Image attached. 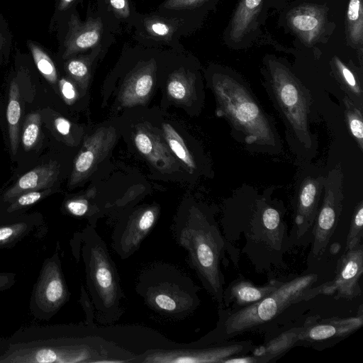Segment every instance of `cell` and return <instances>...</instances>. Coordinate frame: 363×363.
<instances>
[{
    "mask_svg": "<svg viewBox=\"0 0 363 363\" xmlns=\"http://www.w3.org/2000/svg\"><path fill=\"white\" fill-rule=\"evenodd\" d=\"M12 48V35L4 16L0 13V69L4 59L8 58Z\"/></svg>",
    "mask_w": 363,
    "mask_h": 363,
    "instance_id": "34",
    "label": "cell"
},
{
    "mask_svg": "<svg viewBox=\"0 0 363 363\" xmlns=\"http://www.w3.org/2000/svg\"><path fill=\"white\" fill-rule=\"evenodd\" d=\"M303 326L288 330L272 340L252 349V355L255 363H267L282 355L298 342V336Z\"/></svg>",
    "mask_w": 363,
    "mask_h": 363,
    "instance_id": "21",
    "label": "cell"
},
{
    "mask_svg": "<svg viewBox=\"0 0 363 363\" xmlns=\"http://www.w3.org/2000/svg\"><path fill=\"white\" fill-rule=\"evenodd\" d=\"M264 0H240L230 24V37L240 41L255 26Z\"/></svg>",
    "mask_w": 363,
    "mask_h": 363,
    "instance_id": "20",
    "label": "cell"
},
{
    "mask_svg": "<svg viewBox=\"0 0 363 363\" xmlns=\"http://www.w3.org/2000/svg\"><path fill=\"white\" fill-rule=\"evenodd\" d=\"M59 166L55 162L43 164L22 175L3 195L5 202H11L20 194L50 188L57 179Z\"/></svg>",
    "mask_w": 363,
    "mask_h": 363,
    "instance_id": "18",
    "label": "cell"
},
{
    "mask_svg": "<svg viewBox=\"0 0 363 363\" xmlns=\"http://www.w3.org/2000/svg\"><path fill=\"white\" fill-rule=\"evenodd\" d=\"M164 135L172 151L189 168L194 169L195 163L182 138L168 123L163 125Z\"/></svg>",
    "mask_w": 363,
    "mask_h": 363,
    "instance_id": "30",
    "label": "cell"
},
{
    "mask_svg": "<svg viewBox=\"0 0 363 363\" xmlns=\"http://www.w3.org/2000/svg\"><path fill=\"white\" fill-rule=\"evenodd\" d=\"M341 167H335L325 178L323 200L313 223L312 255L318 259L324 254L339 220L342 207Z\"/></svg>",
    "mask_w": 363,
    "mask_h": 363,
    "instance_id": "9",
    "label": "cell"
},
{
    "mask_svg": "<svg viewBox=\"0 0 363 363\" xmlns=\"http://www.w3.org/2000/svg\"><path fill=\"white\" fill-rule=\"evenodd\" d=\"M152 70V65L149 64L137 70L130 77L122 94L124 105H135L147 98L153 86Z\"/></svg>",
    "mask_w": 363,
    "mask_h": 363,
    "instance_id": "22",
    "label": "cell"
},
{
    "mask_svg": "<svg viewBox=\"0 0 363 363\" xmlns=\"http://www.w3.org/2000/svg\"><path fill=\"white\" fill-rule=\"evenodd\" d=\"M213 89L217 116L225 117L247 144L278 150L279 137L272 122L242 82L227 74H216Z\"/></svg>",
    "mask_w": 363,
    "mask_h": 363,
    "instance_id": "3",
    "label": "cell"
},
{
    "mask_svg": "<svg viewBox=\"0 0 363 363\" xmlns=\"http://www.w3.org/2000/svg\"><path fill=\"white\" fill-rule=\"evenodd\" d=\"M281 281L272 280L263 286H257L246 279H236L223 291V306H231V310L257 303L274 291Z\"/></svg>",
    "mask_w": 363,
    "mask_h": 363,
    "instance_id": "17",
    "label": "cell"
},
{
    "mask_svg": "<svg viewBox=\"0 0 363 363\" xmlns=\"http://www.w3.org/2000/svg\"><path fill=\"white\" fill-rule=\"evenodd\" d=\"M102 134L93 138V140L85 145V149L78 155L74 164L70 179V185L78 183L93 167L95 161L99 157L102 148Z\"/></svg>",
    "mask_w": 363,
    "mask_h": 363,
    "instance_id": "26",
    "label": "cell"
},
{
    "mask_svg": "<svg viewBox=\"0 0 363 363\" xmlns=\"http://www.w3.org/2000/svg\"><path fill=\"white\" fill-rule=\"evenodd\" d=\"M324 177H308L301 182L298 191L295 223L297 235L301 237L313 225L323 189Z\"/></svg>",
    "mask_w": 363,
    "mask_h": 363,
    "instance_id": "16",
    "label": "cell"
},
{
    "mask_svg": "<svg viewBox=\"0 0 363 363\" xmlns=\"http://www.w3.org/2000/svg\"><path fill=\"white\" fill-rule=\"evenodd\" d=\"M41 123L39 113H31L26 117L21 135V142L25 150L29 151L38 141Z\"/></svg>",
    "mask_w": 363,
    "mask_h": 363,
    "instance_id": "31",
    "label": "cell"
},
{
    "mask_svg": "<svg viewBox=\"0 0 363 363\" xmlns=\"http://www.w3.org/2000/svg\"><path fill=\"white\" fill-rule=\"evenodd\" d=\"M263 223L267 229H274L279 221V213L272 208H266L262 214Z\"/></svg>",
    "mask_w": 363,
    "mask_h": 363,
    "instance_id": "40",
    "label": "cell"
},
{
    "mask_svg": "<svg viewBox=\"0 0 363 363\" xmlns=\"http://www.w3.org/2000/svg\"><path fill=\"white\" fill-rule=\"evenodd\" d=\"M114 12L121 17L127 18L130 14L128 0H109Z\"/></svg>",
    "mask_w": 363,
    "mask_h": 363,
    "instance_id": "41",
    "label": "cell"
},
{
    "mask_svg": "<svg viewBox=\"0 0 363 363\" xmlns=\"http://www.w3.org/2000/svg\"><path fill=\"white\" fill-rule=\"evenodd\" d=\"M69 294L57 253L45 260L33 288L30 310L39 319L48 320L68 301Z\"/></svg>",
    "mask_w": 363,
    "mask_h": 363,
    "instance_id": "10",
    "label": "cell"
},
{
    "mask_svg": "<svg viewBox=\"0 0 363 363\" xmlns=\"http://www.w3.org/2000/svg\"><path fill=\"white\" fill-rule=\"evenodd\" d=\"M363 272V245L346 250L339 259L333 280L320 285V294L352 299L361 294L359 280Z\"/></svg>",
    "mask_w": 363,
    "mask_h": 363,
    "instance_id": "11",
    "label": "cell"
},
{
    "mask_svg": "<svg viewBox=\"0 0 363 363\" xmlns=\"http://www.w3.org/2000/svg\"><path fill=\"white\" fill-rule=\"evenodd\" d=\"M102 23L100 18H89L81 21L74 13L69 16L67 31L62 41V58L96 46L100 41Z\"/></svg>",
    "mask_w": 363,
    "mask_h": 363,
    "instance_id": "15",
    "label": "cell"
},
{
    "mask_svg": "<svg viewBox=\"0 0 363 363\" xmlns=\"http://www.w3.org/2000/svg\"><path fill=\"white\" fill-rule=\"evenodd\" d=\"M363 315L320 319L318 316L306 320L298 336V342H321L345 337L362 327Z\"/></svg>",
    "mask_w": 363,
    "mask_h": 363,
    "instance_id": "14",
    "label": "cell"
},
{
    "mask_svg": "<svg viewBox=\"0 0 363 363\" xmlns=\"http://www.w3.org/2000/svg\"><path fill=\"white\" fill-rule=\"evenodd\" d=\"M76 0H58L56 5V12L61 13L67 10Z\"/></svg>",
    "mask_w": 363,
    "mask_h": 363,
    "instance_id": "46",
    "label": "cell"
},
{
    "mask_svg": "<svg viewBox=\"0 0 363 363\" xmlns=\"http://www.w3.org/2000/svg\"><path fill=\"white\" fill-rule=\"evenodd\" d=\"M50 192L51 189L48 188L41 191L35 190L23 193L11 201L6 211L13 213L30 206L47 196Z\"/></svg>",
    "mask_w": 363,
    "mask_h": 363,
    "instance_id": "33",
    "label": "cell"
},
{
    "mask_svg": "<svg viewBox=\"0 0 363 363\" xmlns=\"http://www.w3.org/2000/svg\"><path fill=\"white\" fill-rule=\"evenodd\" d=\"M149 29L153 33L160 36L167 35L170 32L169 26L167 24L160 21L152 23L150 25Z\"/></svg>",
    "mask_w": 363,
    "mask_h": 363,
    "instance_id": "45",
    "label": "cell"
},
{
    "mask_svg": "<svg viewBox=\"0 0 363 363\" xmlns=\"http://www.w3.org/2000/svg\"><path fill=\"white\" fill-rule=\"evenodd\" d=\"M345 25L347 44L357 50L361 69H362L363 0L349 1Z\"/></svg>",
    "mask_w": 363,
    "mask_h": 363,
    "instance_id": "23",
    "label": "cell"
},
{
    "mask_svg": "<svg viewBox=\"0 0 363 363\" xmlns=\"http://www.w3.org/2000/svg\"><path fill=\"white\" fill-rule=\"evenodd\" d=\"M347 126L361 151L363 150V109L347 96L343 99Z\"/></svg>",
    "mask_w": 363,
    "mask_h": 363,
    "instance_id": "28",
    "label": "cell"
},
{
    "mask_svg": "<svg viewBox=\"0 0 363 363\" xmlns=\"http://www.w3.org/2000/svg\"><path fill=\"white\" fill-rule=\"evenodd\" d=\"M82 240L86 284L97 318L105 323L117 320L123 313V294L116 267L93 227L84 230Z\"/></svg>",
    "mask_w": 363,
    "mask_h": 363,
    "instance_id": "5",
    "label": "cell"
},
{
    "mask_svg": "<svg viewBox=\"0 0 363 363\" xmlns=\"http://www.w3.org/2000/svg\"><path fill=\"white\" fill-rule=\"evenodd\" d=\"M363 203L360 201L353 213L350 230L347 236L345 251L352 249L359 243L363 236Z\"/></svg>",
    "mask_w": 363,
    "mask_h": 363,
    "instance_id": "32",
    "label": "cell"
},
{
    "mask_svg": "<svg viewBox=\"0 0 363 363\" xmlns=\"http://www.w3.org/2000/svg\"><path fill=\"white\" fill-rule=\"evenodd\" d=\"M58 83L60 92L65 101L67 104L72 103L77 97L76 89L73 84L65 78L60 79Z\"/></svg>",
    "mask_w": 363,
    "mask_h": 363,
    "instance_id": "39",
    "label": "cell"
},
{
    "mask_svg": "<svg viewBox=\"0 0 363 363\" xmlns=\"http://www.w3.org/2000/svg\"><path fill=\"white\" fill-rule=\"evenodd\" d=\"M318 276L308 274L281 282L273 292L250 306L235 310H219L216 328L200 340L205 345L225 342L261 325L293 304L308 301L320 294V286L312 287Z\"/></svg>",
    "mask_w": 363,
    "mask_h": 363,
    "instance_id": "2",
    "label": "cell"
},
{
    "mask_svg": "<svg viewBox=\"0 0 363 363\" xmlns=\"http://www.w3.org/2000/svg\"><path fill=\"white\" fill-rule=\"evenodd\" d=\"M15 282V274L11 272H0V291L9 289Z\"/></svg>",
    "mask_w": 363,
    "mask_h": 363,
    "instance_id": "43",
    "label": "cell"
},
{
    "mask_svg": "<svg viewBox=\"0 0 363 363\" xmlns=\"http://www.w3.org/2000/svg\"><path fill=\"white\" fill-rule=\"evenodd\" d=\"M33 62L41 75L51 84L57 82V72L55 65L48 52L39 43L27 40Z\"/></svg>",
    "mask_w": 363,
    "mask_h": 363,
    "instance_id": "27",
    "label": "cell"
},
{
    "mask_svg": "<svg viewBox=\"0 0 363 363\" xmlns=\"http://www.w3.org/2000/svg\"><path fill=\"white\" fill-rule=\"evenodd\" d=\"M291 30L306 46H312L321 38L327 23V11L323 6L303 4L292 9L286 16Z\"/></svg>",
    "mask_w": 363,
    "mask_h": 363,
    "instance_id": "13",
    "label": "cell"
},
{
    "mask_svg": "<svg viewBox=\"0 0 363 363\" xmlns=\"http://www.w3.org/2000/svg\"><path fill=\"white\" fill-rule=\"evenodd\" d=\"M157 218V210L148 208L116 228L112 235L113 246L121 258L125 259L138 250L155 225Z\"/></svg>",
    "mask_w": 363,
    "mask_h": 363,
    "instance_id": "12",
    "label": "cell"
},
{
    "mask_svg": "<svg viewBox=\"0 0 363 363\" xmlns=\"http://www.w3.org/2000/svg\"><path fill=\"white\" fill-rule=\"evenodd\" d=\"M55 129L62 135H68L70 132L71 124L63 117H57L54 121Z\"/></svg>",
    "mask_w": 363,
    "mask_h": 363,
    "instance_id": "44",
    "label": "cell"
},
{
    "mask_svg": "<svg viewBox=\"0 0 363 363\" xmlns=\"http://www.w3.org/2000/svg\"><path fill=\"white\" fill-rule=\"evenodd\" d=\"M65 208L70 214L82 217L88 212V201L82 199L69 200L65 203Z\"/></svg>",
    "mask_w": 363,
    "mask_h": 363,
    "instance_id": "37",
    "label": "cell"
},
{
    "mask_svg": "<svg viewBox=\"0 0 363 363\" xmlns=\"http://www.w3.org/2000/svg\"><path fill=\"white\" fill-rule=\"evenodd\" d=\"M65 69L69 75L77 81L85 79L89 73L87 62L83 58L69 60L65 64Z\"/></svg>",
    "mask_w": 363,
    "mask_h": 363,
    "instance_id": "35",
    "label": "cell"
},
{
    "mask_svg": "<svg viewBox=\"0 0 363 363\" xmlns=\"http://www.w3.org/2000/svg\"><path fill=\"white\" fill-rule=\"evenodd\" d=\"M179 245L189 254L191 267L218 306H223V276L220 261L225 242L216 223L201 212L191 213L176 225Z\"/></svg>",
    "mask_w": 363,
    "mask_h": 363,
    "instance_id": "4",
    "label": "cell"
},
{
    "mask_svg": "<svg viewBox=\"0 0 363 363\" xmlns=\"http://www.w3.org/2000/svg\"><path fill=\"white\" fill-rule=\"evenodd\" d=\"M254 345L250 340L223 342L213 346H190L170 349H150L138 355L133 362L222 363L228 357L247 354Z\"/></svg>",
    "mask_w": 363,
    "mask_h": 363,
    "instance_id": "8",
    "label": "cell"
},
{
    "mask_svg": "<svg viewBox=\"0 0 363 363\" xmlns=\"http://www.w3.org/2000/svg\"><path fill=\"white\" fill-rule=\"evenodd\" d=\"M331 67L335 78L346 96L363 109V89L362 71L351 64H346L337 56L331 60Z\"/></svg>",
    "mask_w": 363,
    "mask_h": 363,
    "instance_id": "19",
    "label": "cell"
},
{
    "mask_svg": "<svg viewBox=\"0 0 363 363\" xmlns=\"http://www.w3.org/2000/svg\"><path fill=\"white\" fill-rule=\"evenodd\" d=\"M33 228V223L18 220L0 224V249L9 248L28 235Z\"/></svg>",
    "mask_w": 363,
    "mask_h": 363,
    "instance_id": "29",
    "label": "cell"
},
{
    "mask_svg": "<svg viewBox=\"0 0 363 363\" xmlns=\"http://www.w3.org/2000/svg\"><path fill=\"white\" fill-rule=\"evenodd\" d=\"M187 91L188 86L184 78L181 74H175L168 83V94L174 99L181 100L184 99Z\"/></svg>",
    "mask_w": 363,
    "mask_h": 363,
    "instance_id": "36",
    "label": "cell"
},
{
    "mask_svg": "<svg viewBox=\"0 0 363 363\" xmlns=\"http://www.w3.org/2000/svg\"><path fill=\"white\" fill-rule=\"evenodd\" d=\"M267 91L286 126L305 148L313 143L309 130L308 117L311 104L308 89L298 78L279 61L267 63Z\"/></svg>",
    "mask_w": 363,
    "mask_h": 363,
    "instance_id": "6",
    "label": "cell"
},
{
    "mask_svg": "<svg viewBox=\"0 0 363 363\" xmlns=\"http://www.w3.org/2000/svg\"><path fill=\"white\" fill-rule=\"evenodd\" d=\"M166 278L164 272L156 273L155 269L140 279L138 291L149 306L156 311L179 316L194 311L199 302L194 285L184 288L180 281Z\"/></svg>",
    "mask_w": 363,
    "mask_h": 363,
    "instance_id": "7",
    "label": "cell"
},
{
    "mask_svg": "<svg viewBox=\"0 0 363 363\" xmlns=\"http://www.w3.org/2000/svg\"><path fill=\"white\" fill-rule=\"evenodd\" d=\"M81 301L87 315L86 324L91 325L94 317V308L83 287L82 288Z\"/></svg>",
    "mask_w": 363,
    "mask_h": 363,
    "instance_id": "42",
    "label": "cell"
},
{
    "mask_svg": "<svg viewBox=\"0 0 363 363\" xmlns=\"http://www.w3.org/2000/svg\"><path fill=\"white\" fill-rule=\"evenodd\" d=\"M134 141L138 151L158 167L167 168L174 161L164 144L150 133L139 131L135 135Z\"/></svg>",
    "mask_w": 363,
    "mask_h": 363,
    "instance_id": "25",
    "label": "cell"
},
{
    "mask_svg": "<svg viewBox=\"0 0 363 363\" xmlns=\"http://www.w3.org/2000/svg\"><path fill=\"white\" fill-rule=\"evenodd\" d=\"M207 0H167L163 6L167 9H184L196 7Z\"/></svg>",
    "mask_w": 363,
    "mask_h": 363,
    "instance_id": "38",
    "label": "cell"
},
{
    "mask_svg": "<svg viewBox=\"0 0 363 363\" xmlns=\"http://www.w3.org/2000/svg\"><path fill=\"white\" fill-rule=\"evenodd\" d=\"M99 336L81 335L77 325L20 330L0 356V363H118L124 350Z\"/></svg>",
    "mask_w": 363,
    "mask_h": 363,
    "instance_id": "1",
    "label": "cell"
},
{
    "mask_svg": "<svg viewBox=\"0 0 363 363\" xmlns=\"http://www.w3.org/2000/svg\"><path fill=\"white\" fill-rule=\"evenodd\" d=\"M21 117V103L20 89L18 81L14 78L10 83L6 108L9 138L13 156L16 154L18 148Z\"/></svg>",
    "mask_w": 363,
    "mask_h": 363,
    "instance_id": "24",
    "label": "cell"
}]
</instances>
